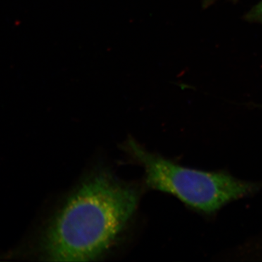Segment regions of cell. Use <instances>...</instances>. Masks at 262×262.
I'll return each instance as SVG.
<instances>
[{
    "instance_id": "6da1fadb",
    "label": "cell",
    "mask_w": 262,
    "mask_h": 262,
    "mask_svg": "<svg viewBox=\"0 0 262 262\" xmlns=\"http://www.w3.org/2000/svg\"><path fill=\"white\" fill-rule=\"evenodd\" d=\"M135 189L105 170L90 175L52 217L42 242L53 261H91L103 256L123 232L137 207Z\"/></svg>"
},
{
    "instance_id": "7a4b0ae2",
    "label": "cell",
    "mask_w": 262,
    "mask_h": 262,
    "mask_svg": "<svg viewBox=\"0 0 262 262\" xmlns=\"http://www.w3.org/2000/svg\"><path fill=\"white\" fill-rule=\"evenodd\" d=\"M127 150L145 170L147 187L168 193L188 207L213 214L230 202L255 194L261 183L234 178L224 172H208L187 168L149 152L134 139Z\"/></svg>"
},
{
    "instance_id": "3957f363",
    "label": "cell",
    "mask_w": 262,
    "mask_h": 262,
    "mask_svg": "<svg viewBox=\"0 0 262 262\" xmlns=\"http://www.w3.org/2000/svg\"><path fill=\"white\" fill-rule=\"evenodd\" d=\"M246 20L251 22H258L262 24V0L246 15Z\"/></svg>"
},
{
    "instance_id": "277c9868",
    "label": "cell",
    "mask_w": 262,
    "mask_h": 262,
    "mask_svg": "<svg viewBox=\"0 0 262 262\" xmlns=\"http://www.w3.org/2000/svg\"><path fill=\"white\" fill-rule=\"evenodd\" d=\"M214 1L215 0H202L203 7L209 6V5H211Z\"/></svg>"
}]
</instances>
